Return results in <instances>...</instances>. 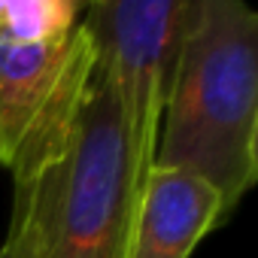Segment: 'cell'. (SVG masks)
Returning <instances> with one entry per match:
<instances>
[{
  "instance_id": "obj_1",
  "label": "cell",
  "mask_w": 258,
  "mask_h": 258,
  "mask_svg": "<svg viewBox=\"0 0 258 258\" xmlns=\"http://www.w3.org/2000/svg\"><path fill=\"white\" fill-rule=\"evenodd\" d=\"M155 167L210 182L225 222L255 188L258 13L243 0H188Z\"/></svg>"
},
{
  "instance_id": "obj_2",
  "label": "cell",
  "mask_w": 258,
  "mask_h": 258,
  "mask_svg": "<svg viewBox=\"0 0 258 258\" xmlns=\"http://www.w3.org/2000/svg\"><path fill=\"white\" fill-rule=\"evenodd\" d=\"M140 198L127 179L115 91L97 67L64 158L40 176L37 258H127Z\"/></svg>"
},
{
  "instance_id": "obj_3",
  "label": "cell",
  "mask_w": 258,
  "mask_h": 258,
  "mask_svg": "<svg viewBox=\"0 0 258 258\" xmlns=\"http://www.w3.org/2000/svg\"><path fill=\"white\" fill-rule=\"evenodd\" d=\"M185 16L188 0H91L82 13V25L97 49V67L115 91L127 179L140 195L155 170L161 115Z\"/></svg>"
},
{
  "instance_id": "obj_4",
  "label": "cell",
  "mask_w": 258,
  "mask_h": 258,
  "mask_svg": "<svg viewBox=\"0 0 258 258\" xmlns=\"http://www.w3.org/2000/svg\"><path fill=\"white\" fill-rule=\"evenodd\" d=\"M94 70L97 49L82 19L58 43L0 40V164L13 185L64 158Z\"/></svg>"
},
{
  "instance_id": "obj_5",
  "label": "cell",
  "mask_w": 258,
  "mask_h": 258,
  "mask_svg": "<svg viewBox=\"0 0 258 258\" xmlns=\"http://www.w3.org/2000/svg\"><path fill=\"white\" fill-rule=\"evenodd\" d=\"M219 225H225V207L210 182L155 167L140 198L127 258H191L198 243Z\"/></svg>"
},
{
  "instance_id": "obj_6",
  "label": "cell",
  "mask_w": 258,
  "mask_h": 258,
  "mask_svg": "<svg viewBox=\"0 0 258 258\" xmlns=\"http://www.w3.org/2000/svg\"><path fill=\"white\" fill-rule=\"evenodd\" d=\"M85 13L82 0H0V40L58 43Z\"/></svg>"
},
{
  "instance_id": "obj_7",
  "label": "cell",
  "mask_w": 258,
  "mask_h": 258,
  "mask_svg": "<svg viewBox=\"0 0 258 258\" xmlns=\"http://www.w3.org/2000/svg\"><path fill=\"white\" fill-rule=\"evenodd\" d=\"M40 252V176L13 185L10 228L0 243V258H37Z\"/></svg>"
}]
</instances>
